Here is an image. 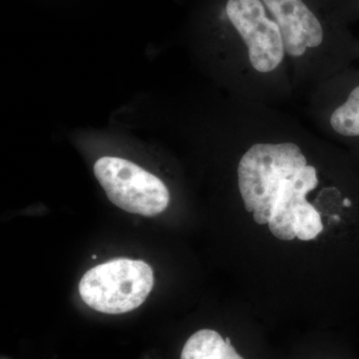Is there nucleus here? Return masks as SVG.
I'll use <instances>...</instances> for the list:
<instances>
[{
    "label": "nucleus",
    "instance_id": "1",
    "mask_svg": "<svg viewBox=\"0 0 359 359\" xmlns=\"http://www.w3.org/2000/svg\"><path fill=\"white\" fill-rule=\"evenodd\" d=\"M282 32L294 86L313 88L359 60L354 0H263Z\"/></svg>",
    "mask_w": 359,
    "mask_h": 359
},
{
    "label": "nucleus",
    "instance_id": "2",
    "mask_svg": "<svg viewBox=\"0 0 359 359\" xmlns=\"http://www.w3.org/2000/svg\"><path fill=\"white\" fill-rule=\"evenodd\" d=\"M219 22L238 56L244 100L266 104L294 87L282 32L263 0H221Z\"/></svg>",
    "mask_w": 359,
    "mask_h": 359
},
{
    "label": "nucleus",
    "instance_id": "3",
    "mask_svg": "<svg viewBox=\"0 0 359 359\" xmlns=\"http://www.w3.org/2000/svg\"><path fill=\"white\" fill-rule=\"evenodd\" d=\"M153 287L154 271L150 264L118 257L86 271L79 283V294L94 311L122 314L142 306Z\"/></svg>",
    "mask_w": 359,
    "mask_h": 359
},
{
    "label": "nucleus",
    "instance_id": "4",
    "mask_svg": "<svg viewBox=\"0 0 359 359\" xmlns=\"http://www.w3.org/2000/svg\"><path fill=\"white\" fill-rule=\"evenodd\" d=\"M320 185L318 168L304 154L287 172L273 193L269 229L278 240L311 241L323 230L320 212L308 199Z\"/></svg>",
    "mask_w": 359,
    "mask_h": 359
},
{
    "label": "nucleus",
    "instance_id": "5",
    "mask_svg": "<svg viewBox=\"0 0 359 359\" xmlns=\"http://www.w3.org/2000/svg\"><path fill=\"white\" fill-rule=\"evenodd\" d=\"M93 170L108 199L124 211L155 217L169 205L170 193L164 182L131 161L102 157Z\"/></svg>",
    "mask_w": 359,
    "mask_h": 359
},
{
    "label": "nucleus",
    "instance_id": "6",
    "mask_svg": "<svg viewBox=\"0 0 359 359\" xmlns=\"http://www.w3.org/2000/svg\"><path fill=\"white\" fill-rule=\"evenodd\" d=\"M311 112L325 136L359 154V68L351 66L316 86Z\"/></svg>",
    "mask_w": 359,
    "mask_h": 359
},
{
    "label": "nucleus",
    "instance_id": "7",
    "mask_svg": "<svg viewBox=\"0 0 359 359\" xmlns=\"http://www.w3.org/2000/svg\"><path fill=\"white\" fill-rule=\"evenodd\" d=\"M181 359H245L231 346L230 339H224L216 330H198L187 340Z\"/></svg>",
    "mask_w": 359,
    "mask_h": 359
},
{
    "label": "nucleus",
    "instance_id": "8",
    "mask_svg": "<svg viewBox=\"0 0 359 359\" xmlns=\"http://www.w3.org/2000/svg\"><path fill=\"white\" fill-rule=\"evenodd\" d=\"M354 2H355L356 8H358L359 13V0H354Z\"/></svg>",
    "mask_w": 359,
    "mask_h": 359
}]
</instances>
